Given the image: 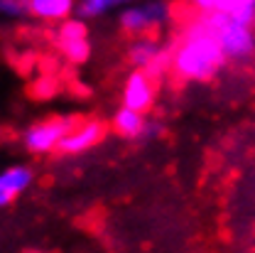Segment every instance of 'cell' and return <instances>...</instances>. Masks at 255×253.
Instances as JSON below:
<instances>
[{
    "label": "cell",
    "instance_id": "1",
    "mask_svg": "<svg viewBox=\"0 0 255 253\" xmlns=\"http://www.w3.org/2000/svg\"><path fill=\"white\" fill-rule=\"evenodd\" d=\"M228 62L216 32L199 15L172 47V71L184 81H211Z\"/></svg>",
    "mask_w": 255,
    "mask_h": 253
},
{
    "label": "cell",
    "instance_id": "2",
    "mask_svg": "<svg viewBox=\"0 0 255 253\" xmlns=\"http://www.w3.org/2000/svg\"><path fill=\"white\" fill-rule=\"evenodd\" d=\"M199 15L209 22L211 30L216 32L228 62H243L255 52V27L233 20L231 15H226L221 10L199 12Z\"/></svg>",
    "mask_w": 255,
    "mask_h": 253
},
{
    "label": "cell",
    "instance_id": "3",
    "mask_svg": "<svg viewBox=\"0 0 255 253\" xmlns=\"http://www.w3.org/2000/svg\"><path fill=\"white\" fill-rule=\"evenodd\" d=\"M128 62L132 64V69H142L159 81L167 76V71H172V47L162 44L157 37L137 34L128 47Z\"/></svg>",
    "mask_w": 255,
    "mask_h": 253
},
{
    "label": "cell",
    "instance_id": "4",
    "mask_svg": "<svg viewBox=\"0 0 255 253\" xmlns=\"http://www.w3.org/2000/svg\"><path fill=\"white\" fill-rule=\"evenodd\" d=\"M172 17V5L167 0H145L137 5L123 7L118 15L121 30L137 37V34H150L162 25H167Z\"/></svg>",
    "mask_w": 255,
    "mask_h": 253
},
{
    "label": "cell",
    "instance_id": "5",
    "mask_svg": "<svg viewBox=\"0 0 255 253\" xmlns=\"http://www.w3.org/2000/svg\"><path fill=\"white\" fill-rule=\"evenodd\" d=\"M76 123H79V118H74V116H54V118L39 121V123L30 126L22 133V145L32 155L57 153V148H59V143L64 140V135Z\"/></svg>",
    "mask_w": 255,
    "mask_h": 253
},
{
    "label": "cell",
    "instance_id": "6",
    "mask_svg": "<svg viewBox=\"0 0 255 253\" xmlns=\"http://www.w3.org/2000/svg\"><path fill=\"white\" fill-rule=\"evenodd\" d=\"M54 44L64 54V59L71 64H84L91 57V39H89V25L81 17H66L57 27Z\"/></svg>",
    "mask_w": 255,
    "mask_h": 253
},
{
    "label": "cell",
    "instance_id": "7",
    "mask_svg": "<svg viewBox=\"0 0 255 253\" xmlns=\"http://www.w3.org/2000/svg\"><path fill=\"white\" fill-rule=\"evenodd\" d=\"M106 133H108V123H103V121H98V118L76 123V126L64 135V140L59 143L57 153H59V155H81V153L96 148V145L106 138Z\"/></svg>",
    "mask_w": 255,
    "mask_h": 253
},
{
    "label": "cell",
    "instance_id": "8",
    "mask_svg": "<svg viewBox=\"0 0 255 253\" xmlns=\"http://www.w3.org/2000/svg\"><path fill=\"white\" fill-rule=\"evenodd\" d=\"M155 79L142 71V69H132L126 79V86H123V106H130L135 111H142L147 113L155 103Z\"/></svg>",
    "mask_w": 255,
    "mask_h": 253
},
{
    "label": "cell",
    "instance_id": "9",
    "mask_svg": "<svg viewBox=\"0 0 255 253\" xmlns=\"http://www.w3.org/2000/svg\"><path fill=\"white\" fill-rule=\"evenodd\" d=\"M34 180V172L27 165H12L0 172V209L10 207Z\"/></svg>",
    "mask_w": 255,
    "mask_h": 253
},
{
    "label": "cell",
    "instance_id": "10",
    "mask_svg": "<svg viewBox=\"0 0 255 253\" xmlns=\"http://www.w3.org/2000/svg\"><path fill=\"white\" fill-rule=\"evenodd\" d=\"M76 10V0H27V15L44 22H62Z\"/></svg>",
    "mask_w": 255,
    "mask_h": 253
},
{
    "label": "cell",
    "instance_id": "11",
    "mask_svg": "<svg viewBox=\"0 0 255 253\" xmlns=\"http://www.w3.org/2000/svg\"><path fill=\"white\" fill-rule=\"evenodd\" d=\"M145 121H147V116L142 113V111H135V108H130V106H121L116 113H113V118H111V128L121 135V138H126V140H140V133H142V128H145Z\"/></svg>",
    "mask_w": 255,
    "mask_h": 253
},
{
    "label": "cell",
    "instance_id": "12",
    "mask_svg": "<svg viewBox=\"0 0 255 253\" xmlns=\"http://www.w3.org/2000/svg\"><path fill=\"white\" fill-rule=\"evenodd\" d=\"M130 2L132 0H76L74 15L89 22V20H98V17H103V15L118 10V7H126Z\"/></svg>",
    "mask_w": 255,
    "mask_h": 253
},
{
    "label": "cell",
    "instance_id": "13",
    "mask_svg": "<svg viewBox=\"0 0 255 253\" xmlns=\"http://www.w3.org/2000/svg\"><path fill=\"white\" fill-rule=\"evenodd\" d=\"M226 15H231L238 22H246L255 27V0H219V7Z\"/></svg>",
    "mask_w": 255,
    "mask_h": 253
},
{
    "label": "cell",
    "instance_id": "14",
    "mask_svg": "<svg viewBox=\"0 0 255 253\" xmlns=\"http://www.w3.org/2000/svg\"><path fill=\"white\" fill-rule=\"evenodd\" d=\"M162 135H164V126H162V121H157V118H147L137 143H152V140H159Z\"/></svg>",
    "mask_w": 255,
    "mask_h": 253
},
{
    "label": "cell",
    "instance_id": "15",
    "mask_svg": "<svg viewBox=\"0 0 255 253\" xmlns=\"http://www.w3.org/2000/svg\"><path fill=\"white\" fill-rule=\"evenodd\" d=\"M0 12L7 17H25L27 15V0H0Z\"/></svg>",
    "mask_w": 255,
    "mask_h": 253
},
{
    "label": "cell",
    "instance_id": "16",
    "mask_svg": "<svg viewBox=\"0 0 255 253\" xmlns=\"http://www.w3.org/2000/svg\"><path fill=\"white\" fill-rule=\"evenodd\" d=\"M191 7H196L199 12H211L219 7V0H189Z\"/></svg>",
    "mask_w": 255,
    "mask_h": 253
}]
</instances>
